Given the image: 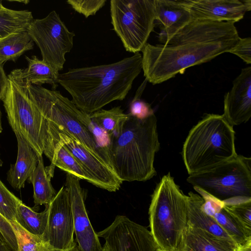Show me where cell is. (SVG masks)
<instances>
[{
    "label": "cell",
    "mask_w": 251,
    "mask_h": 251,
    "mask_svg": "<svg viewBox=\"0 0 251 251\" xmlns=\"http://www.w3.org/2000/svg\"><path fill=\"white\" fill-rule=\"evenodd\" d=\"M233 127L223 115L209 114L192 128L181 151L189 175L209 170L237 156Z\"/></svg>",
    "instance_id": "cell-4"
},
{
    "label": "cell",
    "mask_w": 251,
    "mask_h": 251,
    "mask_svg": "<svg viewBox=\"0 0 251 251\" xmlns=\"http://www.w3.org/2000/svg\"><path fill=\"white\" fill-rule=\"evenodd\" d=\"M45 206L43 211L38 213L21 201L17 207L14 220L29 233L42 237L48 222V211Z\"/></svg>",
    "instance_id": "cell-26"
},
{
    "label": "cell",
    "mask_w": 251,
    "mask_h": 251,
    "mask_svg": "<svg viewBox=\"0 0 251 251\" xmlns=\"http://www.w3.org/2000/svg\"><path fill=\"white\" fill-rule=\"evenodd\" d=\"M33 19L30 11L16 10L4 7L0 10V40L12 34L26 31Z\"/></svg>",
    "instance_id": "cell-23"
},
{
    "label": "cell",
    "mask_w": 251,
    "mask_h": 251,
    "mask_svg": "<svg viewBox=\"0 0 251 251\" xmlns=\"http://www.w3.org/2000/svg\"><path fill=\"white\" fill-rule=\"evenodd\" d=\"M35 251H59L53 250L46 242L43 241Z\"/></svg>",
    "instance_id": "cell-38"
},
{
    "label": "cell",
    "mask_w": 251,
    "mask_h": 251,
    "mask_svg": "<svg viewBox=\"0 0 251 251\" xmlns=\"http://www.w3.org/2000/svg\"><path fill=\"white\" fill-rule=\"evenodd\" d=\"M150 232L159 248L176 251L188 223L187 196L169 173L156 184L149 209Z\"/></svg>",
    "instance_id": "cell-6"
},
{
    "label": "cell",
    "mask_w": 251,
    "mask_h": 251,
    "mask_svg": "<svg viewBox=\"0 0 251 251\" xmlns=\"http://www.w3.org/2000/svg\"><path fill=\"white\" fill-rule=\"evenodd\" d=\"M21 201L0 180V214L8 221L14 220L17 207Z\"/></svg>",
    "instance_id": "cell-31"
},
{
    "label": "cell",
    "mask_w": 251,
    "mask_h": 251,
    "mask_svg": "<svg viewBox=\"0 0 251 251\" xmlns=\"http://www.w3.org/2000/svg\"><path fill=\"white\" fill-rule=\"evenodd\" d=\"M155 21L160 25V39L164 42L192 20L183 0H154Z\"/></svg>",
    "instance_id": "cell-17"
},
{
    "label": "cell",
    "mask_w": 251,
    "mask_h": 251,
    "mask_svg": "<svg viewBox=\"0 0 251 251\" xmlns=\"http://www.w3.org/2000/svg\"><path fill=\"white\" fill-rule=\"evenodd\" d=\"M25 58L27 62V67L19 69L21 76L25 81L27 84L36 85L49 84L53 90H55L58 84L57 79L59 73L35 55L31 57L25 56Z\"/></svg>",
    "instance_id": "cell-21"
},
{
    "label": "cell",
    "mask_w": 251,
    "mask_h": 251,
    "mask_svg": "<svg viewBox=\"0 0 251 251\" xmlns=\"http://www.w3.org/2000/svg\"><path fill=\"white\" fill-rule=\"evenodd\" d=\"M17 140L18 153L15 164H11L7 172V179L16 190L25 187L27 180L36 168L39 156L28 142L18 131L14 132Z\"/></svg>",
    "instance_id": "cell-19"
},
{
    "label": "cell",
    "mask_w": 251,
    "mask_h": 251,
    "mask_svg": "<svg viewBox=\"0 0 251 251\" xmlns=\"http://www.w3.org/2000/svg\"><path fill=\"white\" fill-rule=\"evenodd\" d=\"M26 32L39 48L42 60L59 73L66 54L73 48L75 33L69 30L54 10L44 18L33 19Z\"/></svg>",
    "instance_id": "cell-10"
},
{
    "label": "cell",
    "mask_w": 251,
    "mask_h": 251,
    "mask_svg": "<svg viewBox=\"0 0 251 251\" xmlns=\"http://www.w3.org/2000/svg\"><path fill=\"white\" fill-rule=\"evenodd\" d=\"M0 231L6 243L14 251H18L17 240L12 227L8 220L0 214Z\"/></svg>",
    "instance_id": "cell-35"
},
{
    "label": "cell",
    "mask_w": 251,
    "mask_h": 251,
    "mask_svg": "<svg viewBox=\"0 0 251 251\" xmlns=\"http://www.w3.org/2000/svg\"><path fill=\"white\" fill-rule=\"evenodd\" d=\"M120 106L108 110L100 109L89 114L91 120L105 132L109 138L118 135L129 118Z\"/></svg>",
    "instance_id": "cell-24"
},
{
    "label": "cell",
    "mask_w": 251,
    "mask_h": 251,
    "mask_svg": "<svg viewBox=\"0 0 251 251\" xmlns=\"http://www.w3.org/2000/svg\"><path fill=\"white\" fill-rule=\"evenodd\" d=\"M26 84L32 100L54 127L65 131L111 167L107 150L100 146L81 122L83 111L59 91L49 90L42 85Z\"/></svg>",
    "instance_id": "cell-7"
},
{
    "label": "cell",
    "mask_w": 251,
    "mask_h": 251,
    "mask_svg": "<svg viewBox=\"0 0 251 251\" xmlns=\"http://www.w3.org/2000/svg\"><path fill=\"white\" fill-rule=\"evenodd\" d=\"M9 222L16 238L18 251H35L43 241L42 237L29 233L15 220Z\"/></svg>",
    "instance_id": "cell-30"
},
{
    "label": "cell",
    "mask_w": 251,
    "mask_h": 251,
    "mask_svg": "<svg viewBox=\"0 0 251 251\" xmlns=\"http://www.w3.org/2000/svg\"><path fill=\"white\" fill-rule=\"evenodd\" d=\"M240 38L233 23L192 20L164 44H146L141 50L144 75L153 85L162 83L229 52Z\"/></svg>",
    "instance_id": "cell-1"
},
{
    "label": "cell",
    "mask_w": 251,
    "mask_h": 251,
    "mask_svg": "<svg viewBox=\"0 0 251 251\" xmlns=\"http://www.w3.org/2000/svg\"><path fill=\"white\" fill-rule=\"evenodd\" d=\"M147 82V79H145L139 87L129 106L128 114L130 116L140 119L147 118L154 114L151 105L140 98Z\"/></svg>",
    "instance_id": "cell-32"
},
{
    "label": "cell",
    "mask_w": 251,
    "mask_h": 251,
    "mask_svg": "<svg viewBox=\"0 0 251 251\" xmlns=\"http://www.w3.org/2000/svg\"><path fill=\"white\" fill-rule=\"evenodd\" d=\"M33 42L26 31L12 34L0 40V65L15 61L25 52L33 48Z\"/></svg>",
    "instance_id": "cell-25"
},
{
    "label": "cell",
    "mask_w": 251,
    "mask_h": 251,
    "mask_svg": "<svg viewBox=\"0 0 251 251\" xmlns=\"http://www.w3.org/2000/svg\"><path fill=\"white\" fill-rule=\"evenodd\" d=\"M223 116L233 127L248 122L251 117V67L242 69L226 94Z\"/></svg>",
    "instance_id": "cell-16"
},
{
    "label": "cell",
    "mask_w": 251,
    "mask_h": 251,
    "mask_svg": "<svg viewBox=\"0 0 251 251\" xmlns=\"http://www.w3.org/2000/svg\"><path fill=\"white\" fill-rule=\"evenodd\" d=\"M212 218L238 246L244 244L251 238L224 207L216 212Z\"/></svg>",
    "instance_id": "cell-28"
},
{
    "label": "cell",
    "mask_w": 251,
    "mask_h": 251,
    "mask_svg": "<svg viewBox=\"0 0 251 251\" xmlns=\"http://www.w3.org/2000/svg\"><path fill=\"white\" fill-rule=\"evenodd\" d=\"M142 70V55L137 52L109 64L69 69L58 75L57 82L77 108L90 114L123 100Z\"/></svg>",
    "instance_id": "cell-2"
},
{
    "label": "cell",
    "mask_w": 251,
    "mask_h": 251,
    "mask_svg": "<svg viewBox=\"0 0 251 251\" xmlns=\"http://www.w3.org/2000/svg\"><path fill=\"white\" fill-rule=\"evenodd\" d=\"M48 208V222L43 240L53 250L67 251L76 243L71 204L65 186L57 192Z\"/></svg>",
    "instance_id": "cell-11"
},
{
    "label": "cell",
    "mask_w": 251,
    "mask_h": 251,
    "mask_svg": "<svg viewBox=\"0 0 251 251\" xmlns=\"http://www.w3.org/2000/svg\"><path fill=\"white\" fill-rule=\"evenodd\" d=\"M54 129L58 138L57 143L64 145L78 162L89 176L90 183L111 192L120 189L123 181L108 164L83 147L64 130L55 127Z\"/></svg>",
    "instance_id": "cell-13"
},
{
    "label": "cell",
    "mask_w": 251,
    "mask_h": 251,
    "mask_svg": "<svg viewBox=\"0 0 251 251\" xmlns=\"http://www.w3.org/2000/svg\"><path fill=\"white\" fill-rule=\"evenodd\" d=\"M236 251H251V238L244 244L239 245Z\"/></svg>",
    "instance_id": "cell-37"
},
{
    "label": "cell",
    "mask_w": 251,
    "mask_h": 251,
    "mask_svg": "<svg viewBox=\"0 0 251 251\" xmlns=\"http://www.w3.org/2000/svg\"><path fill=\"white\" fill-rule=\"evenodd\" d=\"M106 1V0H68L67 2L75 11L88 18L95 15Z\"/></svg>",
    "instance_id": "cell-33"
},
{
    "label": "cell",
    "mask_w": 251,
    "mask_h": 251,
    "mask_svg": "<svg viewBox=\"0 0 251 251\" xmlns=\"http://www.w3.org/2000/svg\"><path fill=\"white\" fill-rule=\"evenodd\" d=\"M232 240L216 236L188 222L176 251H236Z\"/></svg>",
    "instance_id": "cell-18"
},
{
    "label": "cell",
    "mask_w": 251,
    "mask_h": 251,
    "mask_svg": "<svg viewBox=\"0 0 251 251\" xmlns=\"http://www.w3.org/2000/svg\"><path fill=\"white\" fill-rule=\"evenodd\" d=\"M51 177L44 166L42 156H40L36 168L28 179L33 185L36 205H48L55 196L57 193L51 184Z\"/></svg>",
    "instance_id": "cell-22"
},
{
    "label": "cell",
    "mask_w": 251,
    "mask_h": 251,
    "mask_svg": "<svg viewBox=\"0 0 251 251\" xmlns=\"http://www.w3.org/2000/svg\"><path fill=\"white\" fill-rule=\"evenodd\" d=\"M111 24L126 51L139 52L155 21L154 0H111Z\"/></svg>",
    "instance_id": "cell-9"
},
{
    "label": "cell",
    "mask_w": 251,
    "mask_h": 251,
    "mask_svg": "<svg viewBox=\"0 0 251 251\" xmlns=\"http://www.w3.org/2000/svg\"><path fill=\"white\" fill-rule=\"evenodd\" d=\"M183 0L192 20L235 23L251 10V0Z\"/></svg>",
    "instance_id": "cell-15"
},
{
    "label": "cell",
    "mask_w": 251,
    "mask_h": 251,
    "mask_svg": "<svg viewBox=\"0 0 251 251\" xmlns=\"http://www.w3.org/2000/svg\"><path fill=\"white\" fill-rule=\"evenodd\" d=\"M2 130V126H1V112L0 110V133L1 132Z\"/></svg>",
    "instance_id": "cell-43"
},
{
    "label": "cell",
    "mask_w": 251,
    "mask_h": 251,
    "mask_svg": "<svg viewBox=\"0 0 251 251\" xmlns=\"http://www.w3.org/2000/svg\"><path fill=\"white\" fill-rule=\"evenodd\" d=\"M203 198L190 192L187 196L188 222L194 226L203 229L216 236L233 241L210 216L201 209Z\"/></svg>",
    "instance_id": "cell-20"
},
{
    "label": "cell",
    "mask_w": 251,
    "mask_h": 251,
    "mask_svg": "<svg viewBox=\"0 0 251 251\" xmlns=\"http://www.w3.org/2000/svg\"><path fill=\"white\" fill-rule=\"evenodd\" d=\"M224 207L246 234L251 237V199L225 204Z\"/></svg>",
    "instance_id": "cell-29"
},
{
    "label": "cell",
    "mask_w": 251,
    "mask_h": 251,
    "mask_svg": "<svg viewBox=\"0 0 251 251\" xmlns=\"http://www.w3.org/2000/svg\"><path fill=\"white\" fill-rule=\"evenodd\" d=\"M187 181L225 204L251 199V158L241 155L209 170L189 175Z\"/></svg>",
    "instance_id": "cell-8"
},
{
    "label": "cell",
    "mask_w": 251,
    "mask_h": 251,
    "mask_svg": "<svg viewBox=\"0 0 251 251\" xmlns=\"http://www.w3.org/2000/svg\"><path fill=\"white\" fill-rule=\"evenodd\" d=\"M2 164H3V162H2V161L1 160V159H0V167H1V166H2Z\"/></svg>",
    "instance_id": "cell-45"
},
{
    "label": "cell",
    "mask_w": 251,
    "mask_h": 251,
    "mask_svg": "<svg viewBox=\"0 0 251 251\" xmlns=\"http://www.w3.org/2000/svg\"><path fill=\"white\" fill-rule=\"evenodd\" d=\"M68 251H80V250L78 248L77 243H76L74 246L69 250Z\"/></svg>",
    "instance_id": "cell-40"
},
{
    "label": "cell",
    "mask_w": 251,
    "mask_h": 251,
    "mask_svg": "<svg viewBox=\"0 0 251 251\" xmlns=\"http://www.w3.org/2000/svg\"><path fill=\"white\" fill-rule=\"evenodd\" d=\"M8 86L3 102L9 124L28 142L39 156L44 153L52 162L55 142L52 125L32 100L19 69L8 75Z\"/></svg>",
    "instance_id": "cell-5"
},
{
    "label": "cell",
    "mask_w": 251,
    "mask_h": 251,
    "mask_svg": "<svg viewBox=\"0 0 251 251\" xmlns=\"http://www.w3.org/2000/svg\"><path fill=\"white\" fill-rule=\"evenodd\" d=\"M3 243H6L4 238L3 237L2 233L0 231V244Z\"/></svg>",
    "instance_id": "cell-41"
},
{
    "label": "cell",
    "mask_w": 251,
    "mask_h": 251,
    "mask_svg": "<svg viewBox=\"0 0 251 251\" xmlns=\"http://www.w3.org/2000/svg\"><path fill=\"white\" fill-rule=\"evenodd\" d=\"M80 180L67 173L65 184L72 209L76 241L80 251H101L102 247L86 209L85 193Z\"/></svg>",
    "instance_id": "cell-14"
},
{
    "label": "cell",
    "mask_w": 251,
    "mask_h": 251,
    "mask_svg": "<svg viewBox=\"0 0 251 251\" xmlns=\"http://www.w3.org/2000/svg\"><path fill=\"white\" fill-rule=\"evenodd\" d=\"M235 54L242 59L246 63H251V38L246 37L240 39L229 52Z\"/></svg>",
    "instance_id": "cell-34"
},
{
    "label": "cell",
    "mask_w": 251,
    "mask_h": 251,
    "mask_svg": "<svg viewBox=\"0 0 251 251\" xmlns=\"http://www.w3.org/2000/svg\"><path fill=\"white\" fill-rule=\"evenodd\" d=\"M66 172L80 179L90 182L89 176L83 168L65 147L58 142L55 146L53 160L50 165L46 167V170L52 177L55 167Z\"/></svg>",
    "instance_id": "cell-27"
},
{
    "label": "cell",
    "mask_w": 251,
    "mask_h": 251,
    "mask_svg": "<svg viewBox=\"0 0 251 251\" xmlns=\"http://www.w3.org/2000/svg\"><path fill=\"white\" fill-rule=\"evenodd\" d=\"M156 251H164L158 247V249H157Z\"/></svg>",
    "instance_id": "cell-46"
},
{
    "label": "cell",
    "mask_w": 251,
    "mask_h": 251,
    "mask_svg": "<svg viewBox=\"0 0 251 251\" xmlns=\"http://www.w3.org/2000/svg\"><path fill=\"white\" fill-rule=\"evenodd\" d=\"M4 6L3 5L2 3V1L0 0V10L3 9Z\"/></svg>",
    "instance_id": "cell-44"
},
{
    "label": "cell",
    "mask_w": 251,
    "mask_h": 251,
    "mask_svg": "<svg viewBox=\"0 0 251 251\" xmlns=\"http://www.w3.org/2000/svg\"><path fill=\"white\" fill-rule=\"evenodd\" d=\"M8 83V77L4 72L3 65H0V100L5 95Z\"/></svg>",
    "instance_id": "cell-36"
},
{
    "label": "cell",
    "mask_w": 251,
    "mask_h": 251,
    "mask_svg": "<svg viewBox=\"0 0 251 251\" xmlns=\"http://www.w3.org/2000/svg\"><path fill=\"white\" fill-rule=\"evenodd\" d=\"M110 251H156L158 246L146 227L118 215L103 230L98 232Z\"/></svg>",
    "instance_id": "cell-12"
},
{
    "label": "cell",
    "mask_w": 251,
    "mask_h": 251,
    "mask_svg": "<svg viewBox=\"0 0 251 251\" xmlns=\"http://www.w3.org/2000/svg\"><path fill=\"white\" fill-rule=\"evenodd\" d=\"M129 115L121 132L109 138L110 165L123 182L145 181L156 175L154 161L160 148L157 119L154 114L143 119Z\"/></svg>",
    "instance_id": "cell-3"
},
{
    "label": "cell",
    "mask_w": 251,
    "mask_h": 251,
    "mask_svg": "<svg viewBox=\"0 0 251 251\" xmlns=\"http://www.w3.org/2000/svg\"><path fill=\"white\" fill-rule=\"evenodd\" d=\"M0 251H14L6 243H3L0 244Z\"/></svg>",
    "instance_id": "cell-39"
},
{
    "label": "cell",
    "mask_w": 251,
    "mask_h": 251,
    "mask_svg": "<svg viewBox=\"0 0 251 251\" xmlns=\"http://www.w3.org/2000/svg\"><path fill=\"white\" fill-rule=\"evenodd\" d=\"M101 251H110L108 247L107 246V245L105 243L102 246Z\"/></svg>",
    "instance_id": "cell-42"
}]
</instances>
